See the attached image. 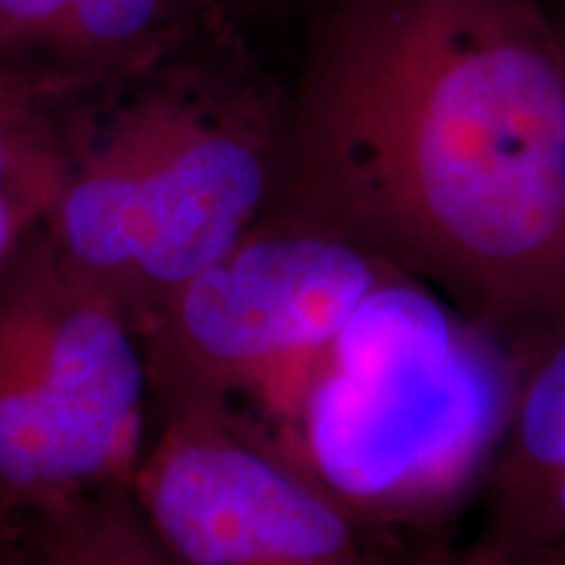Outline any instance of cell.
Here are the masks:
<instances>
[{
    "mask_svg": "<svg viewBox=\"0 0 565 565\" xmlns=\"http://www.w3.org/2000/svg\"><path fill=\"white\" fill-rule=\"evenodd\" d=\"M74 0H0V63L55 71Z\"/></svg>",
    "mask_w": 565,
    "mask_h": 565,
    "instance_id": "obj_10",
    "label": "cell"
},
{
    "mask_svg": "<svg viewBox=\"0 0 565 565\" xmlns=\"http://www.w3.org/2000/svg\"><path fill=\"white\" fill-rule=\"evenodd\" d=\"M131 490L183 565H398L265 424L212 401H154Z\"/></svg>",
    "mask_w": 565,
    "mask_h": 565,
    "instance_id": "obj_6",
    "label": "cell"
},
{
    "mask_svg": "<svg viewBox=\"0 0 565 565\" xmlns=\"http://www.w3.org/2000/svg\"><path fill=\"white\" fill-rule=\"evenodd\" d=\"M0 565H24L19 524L0 519Z\"/></svg>",
    "mask_w": 565,
    "mask_h": 565,
    "instance_id": "obj_12",
    "label": "cell"
},
{
    "mask_svg": "<svg viewBox=\"0 0 565 565\" xmlns=\"http://www.w3.org/2000/svg\"><path fill=\"white\" fill-rule=\"evenodd\" d=\"M286 89L225 13L71 97L45 238L141 330L270 210Z\"/></svg>",
    "mask_w": 565,
    "mask_h": 565,
    "instance_id": "obj_2",
    "label": "cell"
},
{
    "mask_svg": "<svg viewBox=\"0 0 565 565\" xmlns=\"http://www.w3.org/2000/svg\"><path fill=\"white\" fill-rule=\"evenodd\" d=\"M150 429L137 324L34 231L0 270V519L131 484Z\"/></svg>",
    "mask_w": 565,
    "mask_h": 565,
    "instance_id": "obj_4",
    "label": "cell"
},
{
    "mask_svg": "<svg viewBox=\"0 0 565 565\" xmlns=\"http://www.w3.org/2000/svg\"><path fill=\"white\" fill-rule=\"evenodd\" d=\"M24 565H183L131 484L82 494L19 524Z\"/></svg>",
    "mask_w": 565,
    "mask_h": 565,
    "instance_id": "obj_9",
    "label": "cell"
},
{
    "mask_svg": "<svg viewBox=\"0 0 565 565\" xmlns=\"http://www.w3.org/2000/svg\"><path fill=\"white\" fill-rule=\"evenodd\" d=\"M515 387L503 335L395 270L303 383L275 437L393 547L445 540L479 500Z\"/></svg>",
    "mask_w": 565,
    "mask_h": 565,
    "instance_id": "obj_3",
    "label": "cell"
},
{
    "mask_svg": "<svg viewBox=\"0 0 565 565\" xmlns=\"http://www.w3.org/2000/svg\"><path fill=\"white\" fill-rule=\"evenodd\" d=\"M398 270L351 238L267 210L141 324L154 401H212L280 427L322 351Z\"/></svg>",
    "mask_w": 565,
    "mask_h": 565,
    "instance_id": "obj_5",
    "label": "cell"
},
{
    "mask_svg": "<svg viewBox=\"0 0 565 565\" xmlns=\"http://www.w3.org/2000/svg\"><path fill=\"white\" fill-rule=\"evenodd\" d=\"M273 212L508 343L565 309V63L547 0H320Z\"/></svg>",
    "mask_w": 565,
    "mask_h": 565,
    "instance_id": "obj_1",
    "label": "cell"
},
{
    "mask_svg": "<svg viewBox=\"0 0 565 565\" xmlns=\"http://www.w3.org/2000/svg\"><path fill=\"white\" fill-rule=\"evenodd\" d=\"M217 3H221V9L228 13V0H217ZM317 3H320V0H317Z\"/></svg>",
    "mask_w": 565,
    "mask_h": 565,
    "instance_id": "obj_14",
    "label": "cell"
},
{
    "mask_svg": "<svg viewBox=\"0 0 565 565\" xmlns=\"http://www.w3.org/2000/svg\"><path fill=\"white\" fill-rule=\"evenodd\" d=\"M87 79L0 63V270L45 225L63 175V131Z\"/></svg>",
    "mask_w": 565,
    "mask_h": 565,
    "instance_id": "obj_8",
    "label": "cell"
},
{
    "mask_svg": "<svg viewBox=\"0 0 565 565\" xmlns=\"http://www.w3.org/2000/svg\"><path fill=\"white\" fill-rule=\"evenodd\" d=\"M398 565H513L498 555L482 542H471V545L458 547L445 536V540L416 542V545L401 550Z\"/></svg>",
    "mask_w": 565,
    "mask_h": 565,
    "instance_id": "obj_11",
    "label": "cell"
},
{
    "mask_svg": "<svg viewBox=\"0 0 565 565\" xmlns=\"http://www.w3.org/2000/svg\"><path fill=\"white\" fill-rule=\"evenodd\" d=\"M511 345L515 387L479 490V542L513 565H565V309Z\"/></svg>",
    "mask_w": 565,
    "mask_h": 565,
    "instance_id": "obj_7",
    "label": "cell"
},
{
    "mask_svg": "<svg viewBox=\"0 0 565 565\" xmlns=\"http://www.w3.org/2000/svg\"><path fill=\"white\" fill-rule=\"evenodd\" d=\"M555 11V24H557V34H561V47H563V63H565V3L553 6Z\"/></svg>",
    "mask_w": 565,
    "mask_h": 565,
    "instance_id": "obj_13",
    "label": "cell"
}]
</instances>
